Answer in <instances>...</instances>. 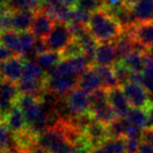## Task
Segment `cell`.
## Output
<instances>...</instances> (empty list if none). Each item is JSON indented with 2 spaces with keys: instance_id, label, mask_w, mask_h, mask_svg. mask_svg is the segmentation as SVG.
<instances>
[{
  "instance_id": "obj_17",
  "label": "cell",
  "mask_w": 153,
  "mask_h": 153,
  "mask_svg": "<svg viewBox=\"0 0 153 153\" xmlns=\"http://www.w3.org/2000/svg\"><path fill=\"white\" fill-rule=\"evenodd\" d=\"M5 124L7 125L10 130L14 134L22 132L26 128H28L27 127L26 120H25L24 117V114H23V111H21V108L17 104H15V106L10 109L8 115L6 116Z\"/></svg>"
},
{
  "instance_id": "obj_7",
  "label": "cell",
  "mask_w": 153,
  "mask_h": 153,
  "mask_svg": "<svg viewBox=\"0 0 153 153\" xmlns=\"http://www.w3.org/2000/svg\"><path fill=\"white\" fill-rule=\"evenodd\" d=\"M121 88L131 107L147 109V107L151 103L149 94L142 83L129 81L123 85Z\"/></svg>"
},
{
  "instance_id": "obj_10",
  "label": "cell",
  "mask_w": 153,
  "mask_h": 153,
  "mask_svg": "<svg viewBox=\"0 0 153 153\" xmlns=\"http://www.w3.org/2000/svg\"><path fill=\"white\" fill-rule=\"evenodd\" d=\"M55 25V20L48 14L39 10L36 12L30 32L36 39H46Z\"/></svg>"
},
{
  "instance_id": "obj_22",
  "label": "cell",
  "mask_w": 153,
  "mask_h": 153,
  "mask_svg": "<svg viewBox=\"0 0 153 153\" xmlns=\"http://www.w3.org/2000/svg\"><path fill=\"white\" fill-rule=\"evenodd\" d=\"M109 137H125L130 130L126 117H118L106 125Z\"/></svg>"
},
{
  "instance_id": "obj_15",
  "label": "cell",
  "mask_w": 153,
  "mask_h": 153,
  "mask_svg": "<svg viewBox=\"0 0 153 153\" xmlns=\"http://www.w3.org/2000/svg\"><path fill=\"white\" fill-rule=\"evenodd\" d=\"M36 10H20L12 12V29L18 32L30 30Z\"/></svg>"
},
{
  "instance_id": "obj_44",
  "label": "cell",
  "mask_w": 153,
  "mask_h": 153,
  "mask_svg": "<svg viewBox=\"0 0 153 153\" xmlns=\"http://www.w3.org/2000/svg\"><path fill=\"white\" fill-rule=\"evenodd\" d=\"M4 122H5V119L0 115V124H2V123H4Z\"/></svg>"
},
{
  "instance_id": "obj_14",
  "label": "cell",
  "mask_w": 153,
  "mask_h": 153,
  "mask_svg": "<svg viewBox=\"0 0 153 153\" xmlns=\"http://www.w3.org/2000/svg\"><path fill=\"white\" fill-rule=\"evenodd\" d=\"M78 88L87 92L88 94H92L97 90L102 88V82H101L100 76L97 72L95 66L88 69L85 72L79 76L78 79Z\"/></svg>"
},
{
  "instance_id": "obj_35",
  "label": "cell",
  "mask_w": 153,
  "mask_h": 153,
  "mask_svg": "<svg viewBox=\"0 0 153 153\" xmlns=\"http://www.w3.org/2000/svg\"><path fill=\"white\" fill-rule=\"evenodd\" d=\"M14 55L15 54L10 50V49H7L6 47H4L3 45L0 44V62L6 61V59L14 56Z\"/></svg>"
},
{
  "instance_id": "obj_6",
  "label": "cell",
  "mask_w": 153,
  "mask_h": 153,
  "mask_svg": "<svg viewBox=\"0 0 153 153\" xmlns=\"http://www.w3.org/2000/svg\"><path fill=\"white\" fill-rule=\"evenodd\" d=\"M20 96L18 85L0 77V115L5 119Z\"/></svg>"
},
{
  "instance_id": "obj_16",
  "label": "cell",
  "mask_w": 153,
  "mask_h": 153,
  "mask_svg": "<svg viewBox=\"0 0 153 153\" xmlns=\"http://www.w3.org/2000/svg\"><path fill=\"white\" fill-rule=\"evenodd\" d=\"M131 10L139 24L153 22V0H134Z\"/></svg>"
},
{
  "instance_id": "obj_26",
  "label": "cell",
  "mask_w": 153,
  "mask_h": 153,
  "mask_svg": "<svg viewBox=\"0 0 153 153\" xmlns=\"http://www.w3.org/2000/svg\"><path fill=\"white\" fill-rule=\"evenodd\" d=\"M34 43H36V36L28 31L20 32V50L19 54L23 59L29 55L34 54Z\"/></svg>"
},
{
  "instance_id": "obj_33",
  "label": "cell",
  "mask_w": 153,
  "mask_h": 153,
  "mask_svg": "<svg viewBox=\"0 0 153 153\" xmlns=\"http://www.w3.org/2000/svg\"><path fill=\"white\" fill-rule=\"evenodd\" d=\"M113 69H114V71H115V74L118 78L120 87H122L123 85L128 82L132 72H131V71L129 70V69L127 68L121 61L116 62V64L113 66Z\"/></svg>"
},
{
  "instance_id": "obj_36",
  "label": "cell",
  "mask_w": 153,
  "mask_h": 153,
  "mask_svg": "<svg viewBox=\"0 0 153 153\" xmlns=\"http://www.w3.org/2000/svg\"><path fill=\"white\" fill-rule=\"evenodd\" d=\"M147 111V127L146 128H153V102L146 109Z\"/></svg>"
},
{
  "instance_id": "obj_42",
  "label": "cell",
  "mask_w": 153,
  "mask_h": 153,
  "mask_svg": "<svg viewBox=\"0 0 153 153\" xmlns=\"http://www.w3.org/2000/svg\"><path fill=\"white\" fill-rule=\"evenodd\" d=\"M23 153H49V152H47L46 150L42 149V148H40V147H36V149L31 150V151H26V152H23Z\"/></svg>"
},
{
  "instance_id": "obj_5",
  "label": "cell",
  "mask_w": 153,
  "mask_h": 153,
  "mask_svg": "<svg viewBox=\"0 0 153 153\" xmlns=\"http://www.w3.org/2000/svg\"><path fill=\"white\" fill-rule=\"evenodd\" d=\"M45 40L49 50L61 52L71 41L74 40V36L67 23L55 22L53 29Z\"/></svg>"
},
{
  "instance_id": "obj_40",
  "label": "cell",
  "mask_w": 153,
  "mask_h": 153,
  "mask_svg": "<svg viewBox=\"0 0 153 153\" xmlns=\"http://www.w3.org/2000/svg\"><path fill=\"white\" fill-rule=\"evenodd\" d=\"M41 4H49V5H54V4L61 3L62 0H40Z\"/></svg>"
},
{
  "instance_id": "obj_8",
  "label": "cell",
  "mask_w": 153,
  "mask_h": 153,
  "mask_svg": "<svg viewBox=\"0 0 153 153\" xmlns=\"http://www.w3.org/2000/svg\"><path fill=\"white\" fill-rule=\"evenodd\" d=\"M65 100L68 108L73 117L89 113L91 107V96L81 89H73L67 95H65Z\"/></svg>"
},
{
  "instance_id": "obj_21",
  "label": "cell",
  "mask_w": 153,
  "mask_h": 153,
  "mask_svg": "<svg viewBox=\"0 0 153 153\" xmlns=\"http://www.w3.org/2000/svg\"><path fill=\"white\" fill-rule=\"evenodd\" d=\"M62 59L61 52H56V51H51V50H48L46 52L36 56V62L40 65V67L44 70V72H46V74L48 72H50Z\"/></svg>"
},
{
  "instance_id": "obj_28",
  "label": "cell",
  "mask_w": 153,
  "mask_h": 153,
  "mask_svg": "<svg viewBox=\"0 0 153 153\" xmlns=\"http://www.w3.org/2000/svg\"><path fill=\"white\" fill-rule=\"evenodd\" d=\"M46 74L44 70L40 67V65L36 61H25L24 62V70H23L22 78L34 79V80H44Z\"/></svg>"
},
{
  "instance_id": "obj_29",
  "label": "cell",
  "mask_w": 153,
  "mask_h": 153,
  "mask_svg": "<svg viewBox=\"0 0 153 153\" xmlns=\"http://www.w3.org/2000/svg\"><path fill=\"white\" fill-rule=\"evenodd\" d=\"M142 74H143L142 85H144L151 99L153 98V59L147 54L145 57V69Z\"/></svg>"
},
{
  "instance_id": "obj_12",
  "label": "cell",
  "mask_w": 153,
  "mask_h": 153,
  "mask_svg": "<svg viewBox=\"0 0 153 153\" xmlns=\"http://www.w3.org/2000/svg\"><path fill=\"white\" fill-rule=\"evenodd\" d=\"M85 134L89 142L91 149L103 144L107 139H109L107 127L104 123L93 120L89 126L85 128Z\"/></svg>"
},
{
  "instance_id": "obj_39",
  "label": "cell",
  "mask_w": 153,
  "mask_h": 153,
  "mask_svg": "<svg viewBox=\"0 0 153 153\" xmlns=\"http://www.w3.org/2000/svg\"><path fill=\"white\" fill-rule=\"evenodd\" d=\"M10 12H12V10H10L7 0H0V15L6 14Z\"/></svg>"
},
{
  "instance_id": "obj_24",
  "label": "cell",
  "mask_w": 153,
  "mask_h": 153,
  "mask_svg": "<svg viewBox=\"0 0 153 153\" xmlns=\"http://www.w3.org/2000/svg\"><path fill=\"white\" fill-rule=\"evenodd\" d=\"M99 76H100L102 88L105 90H111L114 88L120 87L118 78L115 74L113 67H103V66H95Z\"/></svg>"
},
{
  "instance_id": "obj_9",
  "label": "cell",
  "mask_w": 153,
  "mask_h": 153,
  "mask_svg": "<svg viewBox=\"0 0 153 153\" xmlns=\"http://www.w3.org/2000/svg\"><path fill=\"white\" fill-rule=\"evenodd\" d=\"M24 59L20 55H14L0 62V77L13 82H18L23 76Z\"/></svg>"
},
{
  "instance_id": "obj_1",
  "label": "cell",
  "mask_w": 153,
  "mask_h": 153,
  "mask_svg": "<svg viewBox=\"0 0 153 153\" xmlns=\"http://www.w3.org/2000/svg\"><path fill=\"white\" fill-rule=\"evenodd\" d=\"M16 104L24 114L27 127L39 135L49 127V121L43 108L41 99L29 95L20 94Z\"/></svg>"
},
{
  "instance_id": "obj_25",
  "label": "cell",
  "mask_w": 153,
  "mask_h": 153,
  "mask_svg": "<svg viewBox=\"0 0 153 153\" xmlns=\"http://www.w3.org/2000/svg\"><path fill=\"white\" fill-rule=\"evenodd\" d=\"M126 119L130 127L140 130H144L147 127V111L143 108L131 107L129 113L127 114Z\"/></svg>"
},
{
  "instance_id": "obj_18",
  "label": "cell",
  "mask_w": 153,
  "mask_h": 153,
  "mask_svg": "<svg viewBox=\"0 0 153 153\" xmlns=\"http://www.w3.org/2000/svg\"><path fill=\"white\" fill-rule=\"evenodd\" d=\"M20 94L29 95V96L41 98L42 95L46 92L44 80H34V79L21 78L17 83Z\"/></svg>"
},
{
  "instance_id": "obj_34",
  "label": "cell",
  "mask_w": 153,
  "mask_h": 153,
  "mask_svg": "<svg viewBox=\"0 0 153 153\" xmlns=\"http://www.w3.org/2000/svg\"><path fill=\"white\" fill-rule=\"evenodd\" d=\"M12 29V12L0 15V32Z\"/></svg>"
},
{
  "instance_id": "obj_31",
  "label": "cell",
  "mask_w": 153,
  "mask_h": 153,
  "mask_svg": "<svg viewBox=\"0 0 153 153\" xmlns=\"http://www.w3.org/2000/svg\"><path fill=\"white\" fill-rule=\"evenodd\" d=\"M80 54H83V49L81 47L80 43L74 39L72 40L64 49L61 51V55L62 59H71V57L74 56H78Z\"/></svg>"
},
{
  "instance_id": "obj_4",
  "label": "cell",
  "mask_w": 153,
  "mask_h": 153,
  "mask_svg": "<svg viewBox=\"0 0 153 153\" xmlns=\"http://www.w3.org/2000/svg\"><path fill=\"white\" fill-rule=\"evenodd\" d=\"M79 75H52L46 74L45 89L59 96H65L77 87Z\"/></svg>"
},
{
  "instance_id": "obj_32",
  "label": "cell",
  "mask_w": 153,
  "mask_h": 153,
  "mask_svg": "<svg viewBox=\"0 0 153 153\" xmlns=\"http://www.w3.org/2000/svg\"><path fill=\"white\" fill-rule=\"evenodd\" d=\"M75 7L92 14L99 10H104L105 0H78Z\"/></svg>"
},
{
  "instance_id": "obj_20",
  "label": "cell",
  "mask_w": 153,
  "mask_h": 153,
  "mask_svg": "<svg viewBox=\"0 0 153 153\" xmlns=\"http://www.w3.org/2000/svg\"><path fill=\"white\" fill-rule=\"evenodd\" d=\"M0 44L10 49L15 55H18L20 50V32L14 29L0 32Z\"/></svg>"
},
{
  "instance_id": "obj_30",
  "label": "cell",
  "mask_w": 153,
  "mask_h": 153,
  "mask_svg": "<svg viewBox=\"0 0 153 153\" xmlns=\"http://www.w3.org/2000/svg\"><path fill=\"white\" fill-rule=\"evenodd\" d=\"M8 6L12 12L20 10H39L41 6L40 0H7Z\"/></svg>"
},
{
  "instance_id": "obj_43",
  "label": "cell",
  "mask_w": 153,
  "mask_h": 153,
  "mask_svg": "<svg viewBox=\"0 0 153 153\" xmlns=\"http://www.w3.org/2000/svg\"><path fill=\"white\" fill-rule=\"evenodd\" d=\"M146 54L148 55L149 57H151V59H153V44L151 45V46L148 47L147 49V52H146Z\"/></svg>"
},
{
  "instance_id": "obj_45",
  "label": "cell",
  "mask_w": 153,
  "mask_h": 153,
  "mask_svg": "<svg viewBox=\"0 0 153 153\" xmlns=\"http://www.w3.org/2000/svg\"><path fill=\"white\" fill-rule=\"evenodd\" d=\"M0 153H16V152L10 151V150H5V151H0Z\"/></svg>"
},
{
  "instance_id": "obj_23",
  "label": "cell",
  "mask_w": 153,
  "mask_h": 153,
  "mask_svg": "<svg viewBox=\"0 0 153 153\" xmlns=\"http://www.w3.org/2000/svg\"><path fill=\"white\" fill-rule=\"evenodd\" d=\"M145 57L146 53L132 51L127 56H125L121 62L132 73H143L145 69Z\"/></svg>"
},
{
  "instance_id": "obj_3",
  "label": "cell",
  "mask_w": 153,
  "mask_h": 153,
  "mask_svg": "<svg viewBox=\"0 0 153 153\" xmlns=\"http://www.w3.org/2000/svg\"><path fill=\"white\" fill-rule=\"evenodd\" d=\"M90 96H91L90 114L92 115L93 119L107 125L116 118H118V115L109 104L107 90L101 88L90 94Z\"/></svg>"
},
{
  "instance_id": "obj_27",
  "label": "cell",
  "mask_w": 153,
  "mask_h": 153,
  "mask_svg": "<svg viewBox=\"0 0 153 153\" xmlns=\"http://www.w3.org/2000/svg\"><path fill=\"white\" fill-rule=\"evenodd\" d=\"M5 150H10L17 153L14 133L10 130L4 122L0 124V151H5Z\"/></svg>"
},
{
  "instance_id": "obj_37",
  "label": "cell",
  "mask_w": 153,
  "mask_h": 153,
  "mask_svg": "<svg viewBox=\"0 0 153 153\" xmlns=\"http://www.w3.org/2000/svg\"><path fill=\"white\" fill-rule=\"evenodd\" d=\"M143 141L153 145V128H145L143 130Z\"/></svg>"
},
{
  "instance_id": "obj_11",
  "label": "cell",
  "mask_w": 153,
  "mask_h": 153,
  "mask_svg": "<svg viewBox=\"0 0 153 153\" xmlns=\"http://www.w3.org/2000/svg\"><path fill=\"white\" fill-rule=\"evenodd\" d=\"M118 62V53L114 42L99 43L95 54V66L113 67Z\"/></svg>"
},
{
  "instance_id": "obj_19",
  "label": "cell",
  "mask_w": 153,
  "mask_h": 153,
  "mask_svg": "<svg viewBox=\"0 0 153 153\" xmlns=\"http://www.w3.org/2000/svg\"><path fill=\"white\" fill-rule=\"evenodd\" d=\"M132 33L135 41L148 48L153 44V22L137 24L133 29Z\"/></svg>"
},
{
  "instance_id": "obj_2",
  "label": "cell",
  "mask_w": 153,
  "mask_h": 153,
  "mask_svg": "<svg viewBox=\"0 0 153 153\" xmlns=\"http://www.w3.org/2000/svg\"><path fill=\"white\" fill-rule=\"evenodd\" d=\"M88 27L92 36L99 43L115 42L123 31L119 23L105 10L92 13Z\"/></svg>"
},
{
  "instance_id": "obj_41",
  "label": "cell",
  "mask_w": 153,
  "mask_h": 153,
  "mask_svg": "<svg viewBox=\"0 0 153 153\" xmlns=\"http://www.w3.org/2000/svg\"><path fill=\"white\" fill-rule=\"evenodd\" d=\"M62 1L64 2L65 4H67V5L71 6V7H75L77 2H78V0H62Z\"/></svg>"
},
{
  "instance_id": "obj_38",
  "label": "cell",
  "mask_w": 153,
  "mask_h": 153,
  "mask_svg": "<svg viewBox=\"0 0 153 153\" xmlns=\"http://www.w3.org/2000/svg\"><path fill=\"white\" fill-rule=\"evenodd\" d=\"M137 153H153V145L143 141Z\"/></svg>"
},
{
  "instance_id": "obj_13",
  "label": "cell",
  "mask_w": 153,
  "mask_h": 153,
  "mask_svg": "<svg viewBox=\"0 0 153 153\" xmlns=\"http://www.w3.org/2000/svg\"><path fill=\"white\" fill-rule=\"evenodd\" d=\"M107 94H108L109 104L111 105L118 117H126L127 114L130 111L131 105L127 100L122 88L117 87L107 90Z\"/></svg>"
}]
</instances>
